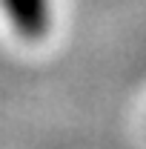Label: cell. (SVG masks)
I'll return each instance as SVG.
<instances>
[{
  "label": "cell",
  "mask_w": 146,
  "mask_h": 149,
  "mask_svg": "<svg viewBox=\"0 0 146 149\" xmlns=\"http://www.w3.org/2000/svg\"><path fill=\"white\" fill-rule=\"evenodd\" d=\"M17 35L40 40L52 29V0H0Z\"/></svg>",
  "instance_id": "cell-1"
}]
</instances>
